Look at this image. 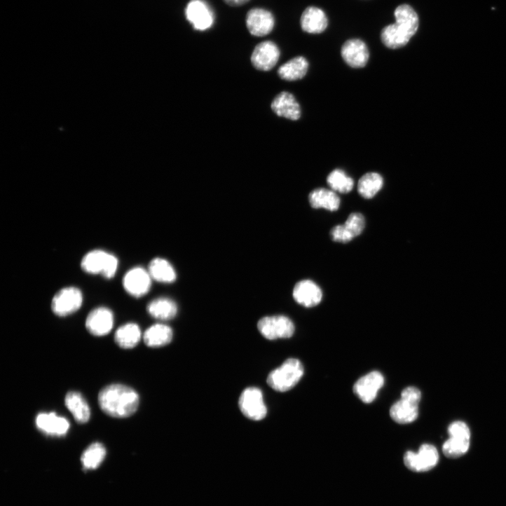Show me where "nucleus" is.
Listing matches in <instances>:
<instances>
[{
  "instance_id": "obj_1",
  "label": "nucleus",
  "mask_w": 506,
  "mask_h": 506,
  "mask_svg": "<svg viewBox=\"0 0 506 506\" xmlns=\"http://www.w3.org/2000/svg\"><path fill=\"white\" fill-rule=\"evenodd\" d=\"M101 409L109 416L123 418L131 416L138 409L139 397L132 388L120 384L105 387L98 397Z\"/></svg>"
},
{
  "instance_id": "obj_2",
  "label": "nucleus",
  "mask_w": 506,
  "mask_h": 506,
  "mask_svg": "<svg viewBox=\"0 0 506 506\" xmlns=\"http://www.w3.org/2000/svg\"><path fill=\"white\" fill-rule=\"evenodd\" d=\"M395 24L385 27L381 32L382 43L392 50L406 46L419 27L417 13L408 5L399 6L395 11Z\"/></svg>"
},
{
  "instance_id": "obj_3",
  "label": "nucleus",
  "mask_w": 506,
  "mask_h": 506,
  "mask_svg": "<svg viewBox=\"0 0 506 506\" xmlns=\"http://www.w3.org/2000/svg\"><path fill=\"white\" fill-rule=\"evenodd\" d=\"M303 374L302 363L296 359H289L280 368L270 374L267 381L273 390L285 392L294 388Z\"/></svg>"
},
{
  "instance_id": "obj_4",
  "label": "nucleus",
  "mask_w": 506,
  "mask_h": 506,
  "mask_svg": "<svg viewBox=\"0 0 506 506\" xmlns=\"http://www.w3.org/2000/svg\"><path fill=\"white\" fill-rule=\"evenodd\" d=\"M118 268V259L103 249H94L88 252L81 261V268L85 273L101 275L107 280H111L116 275Z\"/></svg>"
},
{
  "instance_id": "obj_5",
  "label": "nucleus",
  "mask_w": 506,
  "mask_h": 506,
  "mask_svg": "<svg viewBox=\"0 0 506 506\" xmlns=\"http://www.w3.org/2000/svg\"><path fill=\"white\" fill-rule=\"evenodd\" d=\"M238 406L241 413L252 420H264L268 413L263 392L257 388H246L240 395Z\"/></svg>"
},
{
  "instance_id": "obj_6",
  "label": "nucleus",
  "mask_w": 506,
  "mask_h": 506,
  "mask_svg": "<svg viewBox=\"0 0 506 506\" xmlns=\"http://www.w3.org/2000/svg\"><path fill=\"white\" fill-rule=\"evenodd\" d=\"M83 303L82 292L76 287H66L59 291L52 301V310L59 317L71 315L79 310Z\"/></svg>"
},
{
  "instance_id": "obj_7",
  "label": "nucleus",
  "mask_w": 506,
  "mask_h": 506,
  "mask_svg": "<svg viewBox=\"0 0 506 506\" xmlns=\"http://www.w3.org/2000/svg\"><path fill=\"white\" fill-rule=\"evenodd\" d=\"M261 334L267 339L275 341L289 339L295 332L293 322L285 316L266 317L261 319L258 324Z\"/></svg>"
},
{
  "instance_id": "obj_8",
  "label": "nucleus",
  "mask_w": 506,
  "mask_h": 506,
  "mask_svg": "<svg viewBox=\"0 0 506 506\" xmlns=\"http://www.w3.org/2000/svg\"><path fill=\"white\" fill-rule=\"evenodd\" d=\"M405 465L414 472H426L435 467L439 461L437 449L431 444H423L418 453L407 451L404 455Z\"/></svg>"
},
{
  "instance_id": "obj_9",
  "label": "nucleus",
  "mask_w": 506,
  "mask_h": 506,
  "mask_svg": "<svg viewBox=\"0 0 506 506\" xmlns=\"http://www.w3.org/2000/svg\"><path fill=\"white\" fill-rule=\"evenodd\" d=\"M185 15L196 31L205 32L214 24L213 12L204 0H191L186 8Z\"/></svg>"
},
{
  "instance_id": "obj_10",
  "label": "nucleus",
  "mask_w": 506,
  "mask_h": 506,
  "mask_svg": "<svg viewBox=\"0 0 506 506\" xmlns=\"http://www.w3.org/2000/svg\"><path fill=\"white\" fill-rule=\"evenodd\" d=\"M151 278L148 271L137 267L130 270L124 276L123 285L125 291L134 298L146 295L151 287Z\"/></svg>"
},
{
  "instance_id": "obj_11",
  "label": "nucleus",
  "mask_w": 506,
  "mask_h": 506,
  "mask_svg": "<svg viewBox=\"0 0 506 506\" xmlns=\"http://www.w3.org/2000/svg\"><path fill=\"white\" fill-rule=\"evenodd\" d=\"M275 20L273 15L262 8L250 10L246 16V26L251 35L264 37L274 29Z\"/></svg>"
},
{
  "instance_id": "obj_12",
  "label": "nucleus",
  "mask_w": 506,
  "mask_h": 506,
  "mask_svg": "<svg viewBox=\"0 0 506 506\" xmlns=\"http://www.w3.org/2000/svg\"><path fill=\"white\" fill-rule=\"evenodd\" d=\"M280 57L278 46L272 41H266L256 47L251 56V62L257 69L269 71L277 65Z\"/></svg>"
},
{
  "instance_id": "obj_13",
  "label": "nucleus",
  "mask_w": 506,
  "mask_h": 506,
  "mask_svg": "<svg viewBox=\"0 0 506 506\" xmlns=\"http://www.w3.org/2000/svg\"><path fill=\"white\" fill-rule=\"evenodd\" d=\"M114 317L112 311L104 307L94 309L86 320V329L95 336L101 337L109 334L114 327Z\"/></svg>"
},
{
  "instance_id": "obj_14",
  "label": "nucleus",
  "mask_w": 506,
  "mask_h": 506,
  "mask_svg": "<svg viewBox=\"0 0 506 506\" xmlns=\"http://www.w3.org/2000/svg\"><path fill=\"white\" fill-rule=\"evenodd\" d=\"M384 382V377L380 372H371L356 382L354 392L364 403L370 404L376 398Z\"/></svg>"
},
{
  "instance_id": "obj_15",
  "label": "nucleus",
  "mask_w": 506,
  "mask_h": 506,
  "mask_svg": "<svg viewBox=\"0 0 506 506\" xmlns=\"http://www.w3.org/2000/svg\"><path fill=\"white\" fill-rule=\"evenodd\" d=\"M341 55L346 63L355 69L364 67L369 59L367 46L360 39L346 41L342 47Z\"/></svg>"
},
{
  "instance_id": "obj_16",
  "label": "nucleus",
  "mask_w": 506,
  "mask_h": 506,
  "mask_svg": "<svg viewBox=\"0 0 506 506\" xmlns=\"http://www.w3.org/2000/svg\"><path fill=\"white\" fill-rule=\"evenodd\" d=\"M293 296L297 303L307 308L317 306L323 299L321 288L311 280L299 282L294 287Z\"/></svg>"
},
{
  "instance_id": "obj_17",
  "label": "nucleus",
  "mask_w": 506,
  "mask_h": 506,
  "mask_svg": "<svg viewBox=\"0 0 506 506\" xmlns=\"http://www.w3.org/2000/svg\"><path fill=\"white\" fill-rule=\"evenodd\" d=\"M36 424L41 432L53 437L64 436L70 428L69 420L55 412L39 413L36 417Z\"/></svg>"
},
{
  "instance_id": "obj_18",
  "label": "nucleus",
  "mask_w": 506,
  "mask_h": 506,
  "mask_svg": "<svg viewBox=\"0 0 506 506\" xmlns=\"http://www.w3.org/2000/svg\"><path fill=\"white\" fill-rule=\"evenodd\" d=\"M272 109L280 117L298 121L301 116V109L294 96L287 92L278 95L272 103Z\"/></svg>"
},
{
  "instance_id": "obj_19",
  "label": "nucleus",
  "mask_w": 506,
  "mask_h": 506,
  "mask_svg": "<svg viewBox=\"0 0 506 506\" xmlns=\"http://www.w3.org/2000/svg\"><path fill=\"white\" fill-rule=\"evenodd\" d=\"M302 29L308 34L323 33L328 27V19L323 11L316 7L308 8L301 20Z\"/></svg>"
},
{
  "instance_id": "obj_20",
  "label": "nucleus",
  "mask_w": 506,
  "mask_h": 506,
  "mask_svg": "<svg viewBox=\"0 0 506 506\" xmlns=\"http://www.w3.org/2000/svg\"><path fill=\"white\" fill-rule=\"evenodd\" d=\"M309 201L315 209L324 208L331 212L337 211L341 205L336 192L324 188L313 190L309 195Z\"/></svg>"
},
{
  "instance_id": "obj_21",
  "label": "nucleus",
  "mask_w": 506,
  "mask_h": 506,
  "mask_svg": "<svg viewBox=\"0 0 506 506\" xmlns=\"http://www.w3.org/2000/svg\"><path fill=\"white\" fill-rule=\"evenodd\" d=\"M418 403L401 397L390 409L391 418L397 423L407 424L416 420L418 416Z\"/></svg>"
},
{
  "instance_id": "obj_22",
  "label": "nucleus",
  "mask_w": 506,
  "mask_h": 506,
  "mask_svg": "<svg viewBox=\"0 0 506 506\" xmlns=\"http://www.w3.org/2000/svg\"><path fill=\"white\" fill-rule=\"evenodd\" d=\"M65 404L78 423L84 424L89 421L91 416L90 409L81 393L69 392L65 398Z\"/></svg>"
},
{
  "instance_id": "obj_23",
  "label": "nucleus",
  "mask_w": 506,
  "mask_h": 506,
  "mask_svg": "<svg viewBox=\"0 0 506 506\" xmlns=\"http://www.w3.org/2000/svg\"><path fill=\"white\" fill-rule=\"evenodd\" d=\"M173 338L172 329L164 324H157L149 327L144 335L145 344L149 348H160L170 343Z\"/></svg>"
},
{
  "instance_id": "obj_24",
  "label": "nucleus",
  "mask_w": 506,
  "mask_h": 506,
  "mask_svg": "<svg viewBox=\"0 0 506 506\" xmlns=\"http://www.w3.org/2000/svg\"><path fill=\"white\" fill-rule=\"evenodd\" d=\"M309 69V63L303 57H297L282 65L278 74L280 78L287 81H296L303 78Z\"/></svg>"
},
{
  "instance_id": "obj_25",
  "label": "nucleus",
  "mask_w": 506,
  "mask_h": 506,
  "mask_svg": "<svg viewBox=\"0 0 506 506\" xmlns=\"http://www.w3.org/2000/svg\"><path fill=\"white\" fill-rule=\"evenodd\" d=\"M147 312L156 320L167 321L172 320L177 315V307L173 301L160 298L151 301L148 305Z\"/></svg>"
},
{
  "instance_id": "obj_26",
  "label": "nucleus",
  "mask_w": 506,
  "mask_h": 506,
  "mask_svg": "<svg viewBox=\"0 0 506 506\" xmlns=\"http://www.w3.org/2000/svg\"><path fill=\"white\" fill-rule=\"evenodd\" d=\"M142 337L139 326L129 323L121 327L115 334L116 343L123 349H132L136 347Z\"/></svg>"
},
{
  "instance_id": "obj_27",
  "label": "nucleus",
  "mask_w": 506,
  "mask_h": 506,
  "mask_svg": "<svg viewBox=\"0 0 506 506\" xmlns=\"http://www.w3.org/2000/svg\"><path fill=\"white\" fill-rule=\"evenodd\" d=\"M148 272L152 280L161 283H172L177 278L174 268L163 259L158 258L151 261Z\"/></svg>"
},
{
  "instance_id": "obj_28",
  "label": "nucleus",
  "mask_w": 506,
  "mask_h": 506,
  "mask_svg": "<svg viewBox=\"0 0 506 506\" xmlns=\"http://www.w3.org/2000/svg\"><path fill=\"white\" fill-rule=\"evenodd\" d=\"M383 178L376 172H369L363 175L358 183V192L366 199L374 198L383 188Z\"/></svg>"
},
{
  "instance_id": "obj_29",
  "label": "nucleus",
  "mask_w": 506,
  "mask_h": 506,
  "mask_svg": "<svg viewBox=\"0 0 506 506\" xmlns=\"http://www.w3.org/2000/svg\"><path fill=\"white\" fill-rule=\"evenodd\" d=\"M327 183L331 190L341 193L350 192L354 187V180L341 169L332 171L327 177Z\"/></svg>"
},
{
  "instance_id": "obj_30",
  "label": "nucleus",
  "mask_w": 506,
  "mask_h": 506,
  "mask_svg": "<svg viewBox=\"0 0 506 506\" xmlns=\"http://www.w3.org/2000/svg\"><path fill=\"white\" fill-rule=\"evenodd\" d=\"M107 454L106 449L101 443L91 444L83 453L81 461L86 469H95L104 460Z\"/></svg>"
},
{
  "instance_id": "obj_31",
  "label": "nucleus",
  "mask_w": 506,
  "mask_h": 506,
  "mask_svg": "<svg viewBox=\"0 0 506 506\" xmlns=\"http://www.w3.org/2000/svg\"><path fill=\"white\" fill-rule=\"evenodd\" d=\"M470 446V439L450 437L443 444L444 455L450 458H456L465 455Z\"/></svg>"
},
{
  "instance_id": "obj_32",
  "label": "nucleus",
  "mask_w": 506,
  "mask_h": 506,
  "mask_svg": "<svg viewBox=\"0 0 506 506\" xmlns=\"http://www.w3.org/2000/svg\"><path fill=\"white\" fill-rule=\"evenodd\" d=\"M344 225L355 238L364 231L366 226V220L362 214L354 212L349 215Z\"/></svg>"
},
{
  "instance_id": "obj_33",
  "label": "nucleus",
  "mask_w": 506,
  "mask_h": 506,
  "mask_svg": "<svg viewBox=\"0 0 506 506\" xmlns=\"http://www.w3.org/2000/svg\"><path fill=\"white\" fill-rule=\"evenodd\" d=\"M450 437L470 439V430L466 423L462 421H455L448 428Z\"/></svg>"
},
{
  "instance_id": "obj_34",
  "label": "nucleus",
  "mask_w": 506,
  "mask_h": 506,
  "mask_svg": "<svg viewBox=\"0 0 506 506\" xmlns=\"http://www.w3.org/2000/svg\"><path fill=\"white\" fill-rule=\"evenodd\" d=\"M331 235L333 240L343 243L349 242L355 238L344 224L334 226L331 231Z\"/></svg>"
},
{
  "instance_id": "obj_35",
  "label": "nucleus",
  "mask_w": 506,
  "mask_h": 506,
  "mask_svg": "<svg viewBox=\"0 0 506 506\" xmlns=\"http://www.w3.org/2000/svg\"><path fill=\"white\" fill-rule=\"evenodd\" d=\"M401 397L419 404L421 399V392L416 388L409 387L402 391Z\"/></svg>"
},
{
  "instance_id": "obj_36",
  "label": "nucleus",
  "mask_w": 506,
  "mask_h": 506,
  "mask_svg": "<svg viewBox=\"0 0 506 506\" xmlns=\"http://www.w3.org/2000/svg\"><path fill=\"white\" fill-rule=\"evenodd\" d=\"M223 1L231 7H240L248 3L249 0H223Z\"/></svg>"
}]
</instances>
